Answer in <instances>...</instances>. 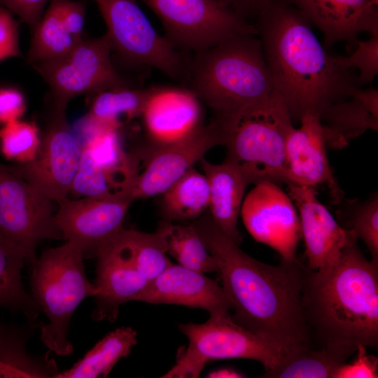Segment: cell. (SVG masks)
I'll return each mask as SVG.
<instances>
[{
  "mask_svg": "<svg viewBox=\"0 0 378 378\" xmlns=\"http://www.w3.org/2000/svg\"><path fill=\"white\" fill-rule=\"evenodd\" d=\"M27 61L31 65L52 60L68 53L81 39L72 36L62 23L57 0L48 8L31 30Z\"/></svg>",
  "mask_w": 378,
  "mask_h": 378,
  "instance_id": "cell-31",
  "label": "cell"
},
{
  "mask_svg": "<svg viewBox=\"0 0 378 378\" xmlns=\"http://www.w3.org/2000/svg\"><path fill=\"white\" fill-rule=\"evenodd\" d=\"M40 144L38 127L34 122L19 119L4 125L0 130V145L4 156L18 163L33 160Z\"/></svg>",
  "mask_w": 378,
  "mask_h": 378,
  "instance_id": "cell-33",
  "label": "cell"
},
{
  "mask_svg": "<svg viewBox=\"0 0 378 378\" xmlns=\"http://www.w3.org/2000/svg\"><path fill=\"white\" fill-rule=\"evenodd\" d=\"M150 88L130 86L108 89L97 94L85 120L87 130H119L124 124L141 117Z\"/></svg>",
  "mask_w": 378,
  "mask_h": 378,
  "instance_id": "cell-25",
  "label": "cell"
},
{
  "mask_svg": "<svg viewBox=\"0 0 378 378\" xmlns=\"http://www.w3.org/2000/svg\"><path fill=\"white\" fill-rule=\"evenodd\" d=\"M179 329L188 344L178 351L175 365L162 377L196 378L207 363L220 359L254 360L268 371L286 356L279 346L237 324L230 314L210 316L203 323L181 324Z\"/></svg>",
  "mask_w": 378,
  "mask_h": 378,
  "instance_id": "cell-7",
  "label": "cell"
},
{
  "mask_svg": "<svg viewBox=\"0 0 378 378\" xmlns=\"http://www.w3.org/2000/svg\"><path fill=\"white\" fill-rule=\"evenodd\" d=\"M132 202L130 198H66L57 204L55 217L64 240L78 245L84 258H89L96 257L99 248L123 229Z\"/></svg>",
  "mask_w": 378,
  "mask_h": 378,
  "instance_id": "cell-14",
  "label": "cell"
},
{
  "mask_svg": "<svg viewBox=\"0 0 378 378\" xmlns=\"http://www.w3.org/2000/svg\"><path fill=\"white\" fill-rule=\"evenodd\" d=\"M140 118L154 149L181 141L204 126L202 102L184 86L150 87Z\"/></svg>",
  "mask_w": 378,
  "mask_h": 378,
  "instance_id": "cell-16",
  "label": "cell"
},
{
  "mask_svg": "<svg viewBox=\"0 0 378 378\" xmlns=\"http://www.w3.org/2000/svg\"><path fill=\"white\" fill-rule=\"evenodd\" d=\"M355 359L350 363H344L336 370L334 378H377L378 359L367 354L366 346L360 345L356 350Z\"/></svg>",
  "mask_w": 378,
  "mask_h": 378,
  "instance_id": "cell-36",
  "label": "cell"
},
{
  "mask_svg": "<svg viewBox=\"0 0 378 378\" xmlns=\"http://www.w3.org/2000/svg\"><path fill=\"white\" fill-rule=\"evenodd\" d=\"M348 99L338 100L320 115L328 147L342 149L368 130H378V91L354 88Z\"/></svg>",
  "mask_w": 378,
  "mask_h": 378,
  "instance_id": "cell-23",
  "label": "cell"
},
{
  "mask_svg": "<svg viewBox=\"0 0 378 378\" xmlns=\"http://www.w3.org/2000/svg\"><path fill=\"white\" fill-rule=\"evenodd\" d=\"M125 232L134 263L148 281L157 277L172 264L155 232L146 233L126 229Z\"/></svg>",
  "mask_w": 378,
  "mask_h": 378,
  "instance_id": "cell-32",
  "label": "cell"
},
{
  "mask_svg": "<svg viewBox=\"0 0 378 378\" xmlns=\"http://www.w3.org/2000/svg\"><path fill=\"white\" fill-rule=\"evenodd\" d=\"M323 34L324 47L357 41L363 31L378 34V0H286Z\"/></svg>",
  "mask_w": 378,
  "mask_h": 378,
  "instance_id": "cell-21",
  "label": "cell"
},
{
  "mask_svg": "<svg viewBox=\"0 0 378 378\" xmlns=\"http://www.w3.org/2000/svg\"><path fill=\"white\" fill-rule=\"evenodd\" d=\"M125 230L103 244L95 257L94 321L114 322L120 305L134 301L148 282L134 263Z\"/></svg>",
  "mask_w": 378,
  "mask_h": 378,
  "instance_id": "cell-15",
  "label": "cell"
},
{
  "mask_svg": "<svg viewBox=\"0 0 378 378\" xmlns=\"http://www.w3.org/2000/svg\"><path fill=\"white\" fill-rule=\"evenodd\" d=\"M302 303L312 342L354 354L378 344V262L368 260L354 238L332 267L302 265Z\"/></svg>",
  "mask_w": 378,
  "mask_h": 378,
  "instance_id": "cell-3",
  "label": "cell"
},
{
  "mask_svg": "<svg viewBox=\"0 0 378 378\" xmlns=\"http://www.w3.org/2000/svg\"><path fill=\"white\" fill-rule=\"evenodd\" d=\"M346 229L351 230L361 239L378 262V196L376 193L363 203L356 205L345 219Z\"/></svg>",
  "mask_w": 378,
  "mask_h": 378,
  "instance_id": "cell-34",
  "label": "cell"
},
{
  "mask_svg": "<svg viewBox=\"0 0 378 378\" xmlns=\"http://www.w3.org/2000/svg\"><path fill=\"white\" fill-rule=\"evenodd\" d=\"M53 203L11 166L0 163V233L25 251L31 266L41 241L64 239Z\"/></svg>",
  "mask_w": 378,
  "mask_h": 378,
  "instance_id": "cell-11",
  "label": "cell"
},
{
  "mask_svg": "<svg viewBox=\"0 0 378 378\" xmlns=\"http://www.w3.org/2000/svg\"><path fill=\"white\" fill-rule=\"evenodd\" d=\"M81 153L82 145L66 121L65 111L52 108L34 159L11 167L58 204L68 198Z\"/></svg>",
  "mask_w": 378,
  "mask_h": 378,
  "instance_id": "cell-12",
  "label": "cell"
},
{
  "mask_svg": "<svg viewBox=\"0 0 378 378\" xmlns=\"http://www.w3.org/2000/svg\"><path fill=\"white\" fill-rule=\"evenodd\" d=\"M26 108L22 94L13 88H0V123L18 120Z\"/></svg>",
  "mask_w": 378,
  "mask_h": 378,
  "instance_id": "cell-40",
  "label": "cell"
},
{
  "mask_svg": "<svg viewBox=\"0 0 378 378\" xmlns=\"http://www.w3.org/2000/svg\"><path fill=\"white\" fill-rule=\"evenodd\" d=\"M191 224L215 258L237 324L279 346L287 354L313 346L302 303V264L272 265L241 250L205 212Z\"/></svg>",
  "mask_w": 378,
  "mask_h": 378,
  "instance_id": "cell-1",
  "label": "cell"
},
{
  "mask_svg": "<svg viewBox=\"0 0 378 378\" xmlns=\"http://www.w3.org/2000/svg\"><path fill=\"white\" fill-rule=\"evenodd\" d=\"M351 355L332 347L309 346L287 354L282 363L265 371L267 378H334L338 368Z\"/></svg>",
  "mask_w": 378,
  "mask_h": 378,
  "instance_id": "cell-30",
  "label": "cell"
},
{
  "mask_svg": "<svg viewBox=\"0 0 378 378\" xmlns=\"http://www.w3.org/2000/svg\"><path fill=\"white\" fill-rule=\"evenodd\" d=\"M161 195V210L164 221H194L209 209L207 180L204 174L194 167Z\"/></svg>",
  "mask_w": 378,
  "mask_h": 378,
  "instance_id": "cell-28",
  "label": "cell"
},
{
  "mask_svg": "<svg viewBox=\"0 0 378 378\" xmlns=\"http://www.w3.org/2000/svg\"><path fill=\"white\" fill-rule=\"evenodd\" d=\"M257 18L267 66L293 122L320 117L358 87L357 76L326 52L309 18L286 0H271Z\"/></svg>",
  "mask_w": 378,
  "mask_h": 378,
  "instance_id": "cell-2",
  "label": "cell"
},
{
  "mask_svg": "<svg viewBox=\"0 0 378 378\" xmlns=\"http://www.w3.org/2000/svg\"><path fill=\"white\" fill-rule=\"evenodd\" d=\"M227 148L249 185L286 182V141L294 127L281 97H270L231 113L214 117Z\"/></svg>",
  "mask_w": 378,
  "mask_h": 378,
  "instance_id": "cell-5",
  "label": "cell"
},
{
  "mask_svg": "<svg viewBox=\"0 0 378 378\" xmlns=\"http://www.w3.org/2000/svg\"><path fill=\"white\" fill-rule=\"evenodd\" d=\"M288 195L299 214L301 237L305 244L309 269L321 270L333 266L345 246L355 237L343 227L319 202L315 188L287 184Z\"/></svg>",
  "mask_w": 378,
  "mask_h": 378,
  "instance_id": "cell-18",
  "label": "cell"
},
{
  "mask_svg": "<svg viewBox=\"0 0 378 378\" xmlns=\"http://www.w3.org/2000/svg\"><path fill=\"white\" fill-rule=\"evenodd\" d=\"M26 262L25 251L0 233V306L20 311L28 321H36L42 312L22 283Z\"/></svg>",
  "mask_w": 378,
  "mask_h": 378,
  "instance_id": "cell-26",
  "label": "cell"
},
{
  "mask_svg": "<svg viewBox=\"0 0 378 378\" xmlns=\"http://www.w3.org/2000/svg\"><path fill=\"white\" fill-rule=\"evenodd\" d=\"M134 301L199 308L210 316L230 314L231 304L222 286L203 272L172 264L148 282Z\"/></svg>",
  "mask_w": 378,
  "mask_h": 378,
  "instance_id": "cell-19",
  "label": "cell"
},
{
  "mask_svg": "<svg viewBox=\"0 0 378 378\" xmlns=\"http://www.w3.org/2000/svg\"><path fill=\"white\" fill-rule=\"evenodd\" d=\"M112 45L125 61L186 80L188 62L153 27L136 0H94Z\"/></svg>",
  "mask_w": 378,
  "mask_h": 378,
  "instance_id": "cell-8",
  "label": "cell"
},
{
  "mask_svg": "<svg viewBox=\"0 0 378 378\" xmlns=\"http://www.w3.org/2000/svg\"><path fill=\"white\" fill-rule=\"evenodd\" d=\"M158 17L165 37L179 51L195 53L234 35H258L248 23L220 0H141Z\"/></svg>",
  "mask_w": 378,
  "mask_h": 378,
  "instance_id": "cell-10",
  "label": "cell"
},
{
  "mask_svg": "<svg viewBox=\"0 0 378 378\" xmlns=\"http://www.w3.org/2000/svg\"><path fill=\"white\" fill-rule=\"evenodd\" d=\"M155 232L167 253L178 265L197 272H218L215 258L208 251L197 231L191 224H176L163 220Z\"/></svg>",
  "mask_w": 378,
  "mask_h": 378,
  "instance_id": "cell-29",
  "label": "cell"
},
{
  "mask_svg": "<svg viewBox=\"0 0 378 378\" xmlns=\"http://www.w3.org/2000/svg\"><path fill=\"white\" fill-rule=\"evenodd\" d=\"M82 250L74 242L48 248L31 266V295L48 319L41 327V340L58 356L73 353L68 340L74 311L86 298L94 297L97 289L88 279Z\"/></svg>",
  "mask_w": 378,
  "mask_h": 378,
  "instance_id": "cell-6",
  "label": "cell"
},
{
  "mask_svg": "<svg viewBox=\"0 0 378 378\" xmlns=\"http://www.w3.org/2000/svg\"><path fill=\"white\" fill-rule=\"evenodd\" d=\"M257 34L234 35L193 53L189 88L214 116L227 115L276 92Z\"/></svg>",
  "mask_w": 378,
  "mask_h": 378,
  "instance_id": "cell-4",
  "label": "cell"
},
{
  "mask_svg": "<svg viewBox=\"0 0 378 378\" xmlns=\"http://www.w3.org/2000/svg\"><path fill=\"white\" fill-rule=\"evenodd\" d=\"M51 0H0V7H4L18 16L31 30L41 19L45 8Z\"/></svg>",
  "mask_w": 378,
  "mask_h": 378,
  "instance_id": "cell-38",
  "label": "cell"
},
{
  "mask_svg": "<svg viewBox=\"0 0 378 378\" xmlns=\"http://www.w3.org/2000/svg\"><path fill=\"white\" fill-rule=\"evenodd\" d=\"M18 21L13 14L0 7V61L20 55L18 44Z\"/></svg>",
  "mask_w": 378,
  "mask_h": 378,
  "instance_id": "cell-37",
  "label": "cell"
},
{
  "mask_svg": "<svg viewBox=\"0 0 378 378\" xmlns=\"http://www.w3.org/2000/svg\"><path fill=\"white\" fill-rule=\"evenodd\" d=\"M240 214L256 241L272 248L282 260H298L296 251L301 238L299 216L288 194L277 183L255 184L244 198Z\"/></svg>",
  "mask_w": 378,
  "mask_h": 378,
  "instance_id": "cell-13",
  "label": "cell"
},
{
  "mask_svg": "<svg viewBox=\"0 0 378 378\" xmlns=\"http://www.w3.org/2000/svg\"><path fill=\"white\" fill-rule=\"evenodd\" d=\"M357 48L349 56H337V64L345 69H358V85H365L373 80L378 74V34L370 35L367 41H356Z\"/></svg>",
  "mask_w": 378,
  "mask_h": 378,
  "instance_id": "cell-35",
  "label": "cell"
},
{
  "mask_svg": "<svg viewBox=\"0 0 378 378\" xmlns=\"http://www.w3.org/2000/svg\"><path fill=\"white\" fill-rule=\"evenodd\" d=\"M291 130L286 141V184L315 188L325 185L334 203L343 192L331 170L322 124L318 115L307 114Z\"/></svg>",
  "mask_w": 378,
  "mask_h": 378,
  "instance_id": "cell-20",
  "label": "cell"
},
{
  "mask_svg": "<svg viewBox=\"0 0 378 378\" xmlns=\"http://www.w3.org/2000/svg\"><path fill=\"white\" fill-rule=\"evenodd\" d=\"M219 145L223 146L221 133L213 120L181 141L155 148L137 176L133 200L161 195L209 150Z\"/></svg>",
  "mask_w": 378,
  "mask_h": 378,
  "instance_id": "cell-17",
  "label": "cell"
},
{
  "mask_svg": "<svg viewBox=\"0 0 378 378\" xmlns=\"http://www.w3.org/2000/svg\"><path fill=\"white\" fill-rule=\"evenodd\" d=\"M112 50L106 32L99 37L82 38L60 57L32 64L51 90L52 108L66 111L70 100L78 95L129 86L112 63Z\"/></svg>",
  "mask_w": 378,
  "mask_h": 378,
  "instance_id": "cell-9",
  "label": "cell"
},
{
  "mask_svg": "<svg viewBox=\"0 0 378 378\" xmlns=\"http://www.w3.org/2000/svg\"><path fill=\"white\" fill-rule=\"evenodd\" d=\"M239 15L246 19L257 17L271 0H220Z\"/></svg>",
  "mask_w": 378,
  "mask_h": 378,
  "instance_id": "cell-41",
  "label": "cell"
},
{
  "mask_svg": "<svg viewBox=\"0 0 378 378\" xmlns=\"http://www.w3.org/2000/svg\"><path fill=\"white\" fill-rule=\"evenodd\" d=\"M199 163L209 184V213L218 228L239 246L242 235L237 227L238 218L249 183L241 170L230 160L214 164L203 158Z\"/></svg>",
  "mask_w": 378,
  "mask_h": 378,
  "instance_id": "cell-22",
  "label": "cell"
},
{
  "mask_svg": "<svg viewBox=\"0 0 378 378\" xmlns=\"http://www.w3.org/2000/svg\"><path fill=\"white\" fill-rule=\"evenodd\" d=\"M41 321L23 324L0 322V377L55 378L59 372L49 354L33 355L27 350L29 340Z\"/></svg>",
  "mask_w": 378,
  "mask_h": 378,
  "instance_id": "cell-24",
  "label": "cell"
},
{
  "mask_svg": "<svg viewBox=\"0 0 378 378\" xmlns=\"http://www.w3.org/2000/svg\"><path fill=\"white\" fill-rule=\"evenodd\" d=\"M245 377L244 374L230 368L215 370L209 372L207 376V377L211 378H240Z\"/></svg>",
  "mask_w": 378,
  "mask_h": 378,
  "instance_id": "cell-42",
  "label": "cell"
},
{
  "mask_svg": "<svg viewBox=\"0 0 378 378\" xmlns=\"http://www.w3.org/2000/svg\"><path fill=\"white\" fill-rule=\"evenodd\" d=\"M137 332L122 326L108 332L70 369L55 378L106 377L119 360L126 358L137 343Z\"/></svg>",
  "mask_w": 378,
  "mask_h": 378,
  "instance_id": "cell-27",
  "label": "cell"
},
{
  "mask_svg": "<svg viewBox=\"0 0 378 378\" xmlns=\"http://www.w3.org/2000/svg\"><path fill=\"white\" fill-rule=\"evenodd\" d=\"M59 15L66 29L75 38H82L86 10L83 0H57Z\"/></svg>",
  "mask_w": 378,
  "mask_h": 378,
  "instance_id": "cell-39",
  "label": "cell"
}]
</instances>
